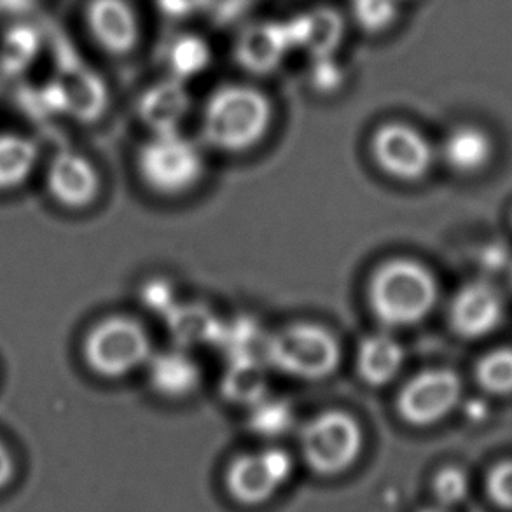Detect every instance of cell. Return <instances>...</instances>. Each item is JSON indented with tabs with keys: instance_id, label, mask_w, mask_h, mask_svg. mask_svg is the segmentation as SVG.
Wrapping results in <instances>:
<instances>
[{
	"instance_id": "cell-1",
	"label": "cell",
	"mask_w": 512,
	"mask_h": 512,
	"mask_svg": "<svg viewBox=\"0 0 512 512\" xmlns=\"http://www.w3.org/2000/svg\"><path fill=\"white\" fill-rule=\"evenodd\" d=\"M270 125V100L247 84L221 86L208 97L203 111L205 140L226 153H242L256 146Z\"/></svg>"
},
{
	"instance_id": "cell-32",
	"label": "cell",
	"mask_w": 512,
	"mask_h": 512,
	"mask_svg": "<svg viewBox=\"0 0 512 512\" xmlns=\"http://www.w3.org/2000/svg\"><path fill=\"white\" fill-rule=\"evenodd\" d=\"M509 280H511V285H512V264H511V270H509Z\"/></svg>"
},
{
	"instance_id": "cell-17",
	"label": "cell",
	"mask_w": 512,
	"mask_h": 512,
	"mask_svg": "<svg viewBox=\"0 0 512 512\" xmlns=\"http://www.w3.org/2000/svg\"><path fill=\"white\" fill-rule=\"evenodd\" d=\"M402 362V346L387 334H373L360 343L357 369L371 387L388 385L401 371Z\"/></svg>"
},
{
	"instance_id": "cell-33",
	"label": "cell",
	"mask_w": 512,
	"mask_h": 512,
	"mask_svg": "<svg viewBox=\"0 0 512 512\" xmlns=\"http://www.w3.org/2000/svg\"><path fill=\"white\" fill-rule=\"evenodd\" d=\"M511 224H512V212H511Z\"/></svg>"
},
{
	"instance_id": "cell-20",
	"label": "cell",
	"mask_w": 512,
	"mask_h": 512,
	"mask_svg": "<svg viewBox=\"0 0 512 512\" xmlns=\"http://www.w3.org/2000/svg\"><path fill=\"white\" fill-rule=\"evenodd\" d=\"M289 30L291 44L317 55H329L341 37V20L331 9H317L303 14Z\"/></svg>"
},
{
	"instance_id": "cell-26",
	"label": "cell",
	"mask_w": 512,
	"mask_h": 512,
	"mask_svg": "<svg viewBox=\"0 0 512 512\" xmlns=\"http://www.w3.org/2000/svg\"><path fill=\"white\" fill-rule=\"evenodd\" d=\"M397 0H352V14L367 34H380L397 18Z\"/></svg>"
},
{
	"instance_id": "cell-23",
	"label": "cell",
	"mask_w": 512,
	"mask_h": 512,
	"mask_svg": "<svg viewBox=\"0 0 512 512\" xmlns=\"http://www.w3.org/2000/svg\"><path fill=\"white\" fill-rule=\"evenodd\" d=\"M41 49V35L28 25L9 28L0 46V70L7 76H16L34 62Z\"/></svg>"
},
{
	"instance_id": "cell-8",
	"label": "cell",
	"mask_w": 512,
	"mask_h": 512,
	"mask_svg": "<svg viewBox=\"0 0 512 512\" xmlns=\"http://www.w3.org/2000/svg\"><path fill=\"white\" fill-rule=\"evenodd\" d=\"M464 385L450 369H427L402 387L397 409L404 422L415 427H430L457 408Z\"/></svg>"
},
{
	"instance_id": "cell-7",
	"label": "cell",
	"mask_w": 512,
	"mask_h": 512,
	"mask_svg": "<svg viewBox=\"0 0 512 512\" xmlns=\"http://www.w3.org/2000/svg\"><path fill=\"white\" fill-rule=\"evenodd\" d=\"M294 474V458L282 448L243 453L226 469L224 486L231 500L245 507L268 504L289 485Z\"/></svg>"
},
{
	"instance_id": "cell-6",
	"label": "cell",
	"mask_w": 512,
	"mask_h": 512,
	"mask_svg": "<svg viewBox=\"0 0 512 512\" xmlns=\"http://www.w3.org/2000/svg\"><path fill=\"white\" fill-rule=\"evenodd\" d=\"M364 448L359 422L345 411H326L306 423L301 432V453L315 474L334 478L348 471Z\"/></svg>"
},
{
	"instance_id": "cell-24",
	"label": "cell",
	"mask_w": 512,
	"mask_h": 512,
	"mask_svg": "<svg viewBox=\"0 0 512 512\" xmlns=\"http://www.w3.org/2000/svg\"><path fill=\"white\" fill-rule=\"evenodd\" d=\"M474 376L486 394L497 397L512 395V348L502 346L485 353L476 364Z\"/></svg>"
},
{
	"instance_id": "cell-10",
	"label": "cell",
	"mask_w": 512,
	"mask_h": 512,
	"mask_svg": "<svg viewBox=\"0 0 512 512\" xmlns=\"http://www.w3.org/2000/svg\"><path fill=\"white\" fill-rule=\"evenodd\" d=\"M55 53L58 65L55 81L62 91L63 114H69L83 123L97 121L107 107L104 81L95 72L86 69L62 39H56Z\"/></svg>"
},
{
	"instance_id": "cell-29",
	"label": "cell",
	"mask_w": 512,
	"mask_h": 512,
	"mask_svg": "<svg viewBox=\"0 0 512 512\" xmlns=\"http://www.w3.org/2000/svg\"><path fill=\"white\" fill-rule=\"evenodd\" d=\"M140 299L149 310L161 313V315H168L175 308V303H173L175 294H173L172 285L160 278L149 280L147 284L142 285Z\"/></svg>"
},
{
	"instance_id": "cell-28",
	"label": "cell",
	"mask_w": 512,
	"mask_h": 512,
	"mask_svg": "<svg viewBox=\"0 0 512 512\" xmlns=\"http://www.w3.org/2000/svg\"><path fill=\"white\" fill-rule=\"evenodd\" d=\"M486 493L495 506L512 511V460H502L486 474Z\"/></svg>"
},
{
	"instance_id": "cell-22",
	"label": "cell",
	"mask_w": 512,
	"mask_h": 512,
	"mask_svg": "<svg viewBox=\"0 0 512 512\" xmlns=\"http://www.w3.org/2000/svg\"><path fill=\"white\" fill-rule=\"evenodd\" d=\"M167 317L173 336L186 345L217 341L221 333L222 324L203 306H175Z\"/></svg>"
},
{
	"instance_id": "cell-3",
	"label": "cell",
	"mask_w": 512,
	"mask_h": 512,
	"mask_svg": "<svg viewBox=\"0 0 512 512\" xmlns=\"http://www.w3.org/2000/svg\"><path fill=\"white\" fill-rule=\"evenodd\" d=\"M264 359L299 380H324L340 366V343L326 327L294 324L271 336Z\"/></svg>"
},
{
	"instance_id": "cell-5",
	"label": "cell",
	"mask_w": 512,
	"mask_h": 512,
	"mask_svg": "<svg viewBox=\"0 0 512 512\" xmlns=\"http://www.w3.org/2000/svg\"><path fill=\"white\" fill-rule=\"evenodd\" d=\"M140 177L156 193L179 196L191 191L205 172L198 146L179 132L156 133L140 147Z\"/></svg>"
},
{
	"instance_id": "cell-21",
	"label": "cell",
	"mask_w": 512,
	"mask_h": 512,
	"mask_svg": "<svg viewBox=\"0 0 512 512\" xmlns=\"http://www.w3.org/2000/svg\"><path fill=\"white\" fill-rule=\"evenodd\" d=\"M222 394L235 404L254 406L266 397V374L259 360H231L222 378Z\"/></svg>"
},
{
	"instance_id": "cell-4",
	"label": "cell",
	"mask_w": 512,
	"mask_h": 512,
	"mask_svg": "<svg viewBox=\"0 0 512 512\" xmlns=\"http://www.w3.org/2000/svg\"><path fill=\"white\" fill-rule=\"evenodd\" d=\"M153 348L144 327L128 317H107L83 341V359L93 373L116 380L147 364Z\"/></svg>"
},
{
	"instance_id": "cell-2",
	"label": "cell",
	"mask_w": 512,
	"mask_h": 512,
	"mask_svg": "<svg viewBox=\"0 0 512 512\" xmlns=\"http://www.w3.org/2000/svg\"><path fill=\"white\" fill-rule=\"evenodd\" d=\"M367 298L383 326H415L436 306V278L413 259H392L374 271Z\"/></svg>"
},
{
	"instance_id": "cell-9",
	"label": "cell",
	"mask_w": 512,
	"mask_h": 512,
	"mask_svg": "<svg viewBox=\"0 0 512 512\" xmlns=\"http://www.w3.org/2000/svg\"><path fill=\"white\" fill-rule=\"evenodd\" d=\"M373 156L381 170L404 182H415L429 173L434 153L422 133L402 123H388L374 133Z\"/></svg>"
},
{
	"instance_id": "cell-12",
	"label": "cell",
	"mask_w": 512,
	"mask_h": 512,
	"mask_svg": "<svg viewBox=\"0 0 512 512\" xmlns=\"http://www.w3.org/2000/svg\"><path fill=\"white\" fill-rule=\"evenodd\" d=\"M86 25L98 48L112 56H126L139 48L142 23L128 0H90Z\"/></svg>"
},
{
	"instance_id": "cell-14",
	"label": "cell",
	"mask_w": 512,
	"mask_h": 512,
	"mask_svg": "<svg viewBox=\"0 0 512 512\" xmlns=\"http://www.w3.org/2000/svg\"><path fill=\"white\" fill-rule=\"evenodd\" d=\"M291 46L287 28L275 23H261L243 32L236 55L245 69L266 74L277 69Z\"/></svg>"
},
{
	"instance_id": "cell-16",
	"label": "cell",
	"mask_w": 512,
	"mask_h": 512,
	"mask_svg": "<svg viewBox=\"0 0 512 512\" xmlns=\"http://www.w3.org/2000/svg\"><path fill=\"white\" fill-rule=\"evenodd\" d=\"M493 151L492 137L483 128L462 125L444 140L443 158L453 172L474 175L492 163Z\"/></svg>"
},
{
	"instance_id": "cell-11",
	"label": "cell",
	"mask_w": 512,
	"mask_h": 512,
	"mask_svg": "<svg viewBox=\"0 0 512 512\" xmlns=\"http://www.w3.org/2000/svg\"><path fill=\"white\" fill-rule=\"evenodd\" d=\"M506 313L499 289L485 280L465 284L451 299L448 320L453 333L464 340H479L499 329Z\"/></svg>"
},
{
	"instance_id": "cell-31",
	"label": "cell",
	"mask_w": 512,
	"mask_h": 512,
	"mask_svg": "<svg viewBox=\"0 0 512 512\" xmlns=\"http://www.w3.org/2000/svg\"><path fill=\"white\" fill-rule=\"evenodd\" d=\"M420 512H450L448 509H444V507H427V509H422Z\"/></svg>"
},
{
	"instance_id": "cell-18",
	"label": "cell",
	"mask_w": 512,
	"mask_h": 512,
	"mask_svg": "<svg viewBox=\"0 0 512 512\" xmlns=\"http://www.w3.org/2000/svg\"><path fill=\"white\" fill-rule=\"evenodd\" d=\"M39 146L20 133H0V191H14L34 173Z\"/></svg>"
},
{
	"instance_id": "cell-25",
	"label": "cell",
	"mask_w": 512,
	"mask_h": 512,
	"mask_svg": "<svg viewBox=\"0 0 512 512\" xmlns=\"http://www.w3.org/2000/svg\"><path fill=\"white\" fill-rule=\"evenodd\" d=\"M250 427L261 436L277 437L291 429L292 409L289 404L280 399L263 397L261 401L252 406Z\"/></svg>"
},
{
	"instance_id": "cell-30",
	"label": "cell",
	"mask_w": 512,
	"mask_h": 512,
	"mask_svg": "<svg viewBox=\"0 0 512 512\" xmlns=\"http://www.w3.org/2000/svg\"><path fill=\"white\" fill-rule=\"evenodd\" d=\"M16 478V460L13 451L9 450L2 439H0V492L6 490L7 486L13 483Z\"/></svg>"
},
{
	"instance_id": "cell-27",
	"label": "cell",
	"mask_w": 512,
	"mask_h": 512,
	"mask_svg": "<svg viewBox=\"0 0 512 512\" xmlns=\"http://www.w3.org/2000/svg\"><path fill=\"white\" fill-rule=\"evenodd\" d=\"M432 492L437 506L444 509L458 506L469 493V476L460 467H444L432 481Z\"/></svg>"
},
{
	"instance_id": "cell-13",
	"label": "cell",
	"mask_w": 512,
	"mask_h": 512,
	"mask_svg": "<svg viewBox=\"0 0 512 512\" xmlns=\"http://www.w3.org/2000/svg\"><path fill=\"white\" fill-rule=\"evenodd\" d=\"M46 182L53 200L70 210L90 207L100 193L97 168L90 160L72 151L56 154L49 163Z\"/></svg>"
},
{
	"instance_id": "cell-19",
	"label": "cell",
	"mask_w": 512,
	"mask_h": 512,
	"mask_svg": "<svg viewBox=\"0 0 512 512\" xmlns=\"http://www.w3.org/2000/svg\"><path fill=\"white\" fill-rule=\"evenodd\" d=\"M187 107L189 98L179 84H160L142 98L140 114L156 133L177 132Z\"/></svg>"
},
{
	"instance_id": "cell-15",
	"label": "cell",
	"mask_w": 512,
	"mask_h": 512,
	"mask_svg": "<svg viewBox=\"0 0 512 512\" xmlns=\"http://www.w3.org/2000/svg\"><path fill=\"white\" fill-rule=\"evenodd\" d=\"M147 364L151 387L165 399H186L200 387V367L187 353L167 350L151 355Z\"/></svg>"
}]
</instances>
